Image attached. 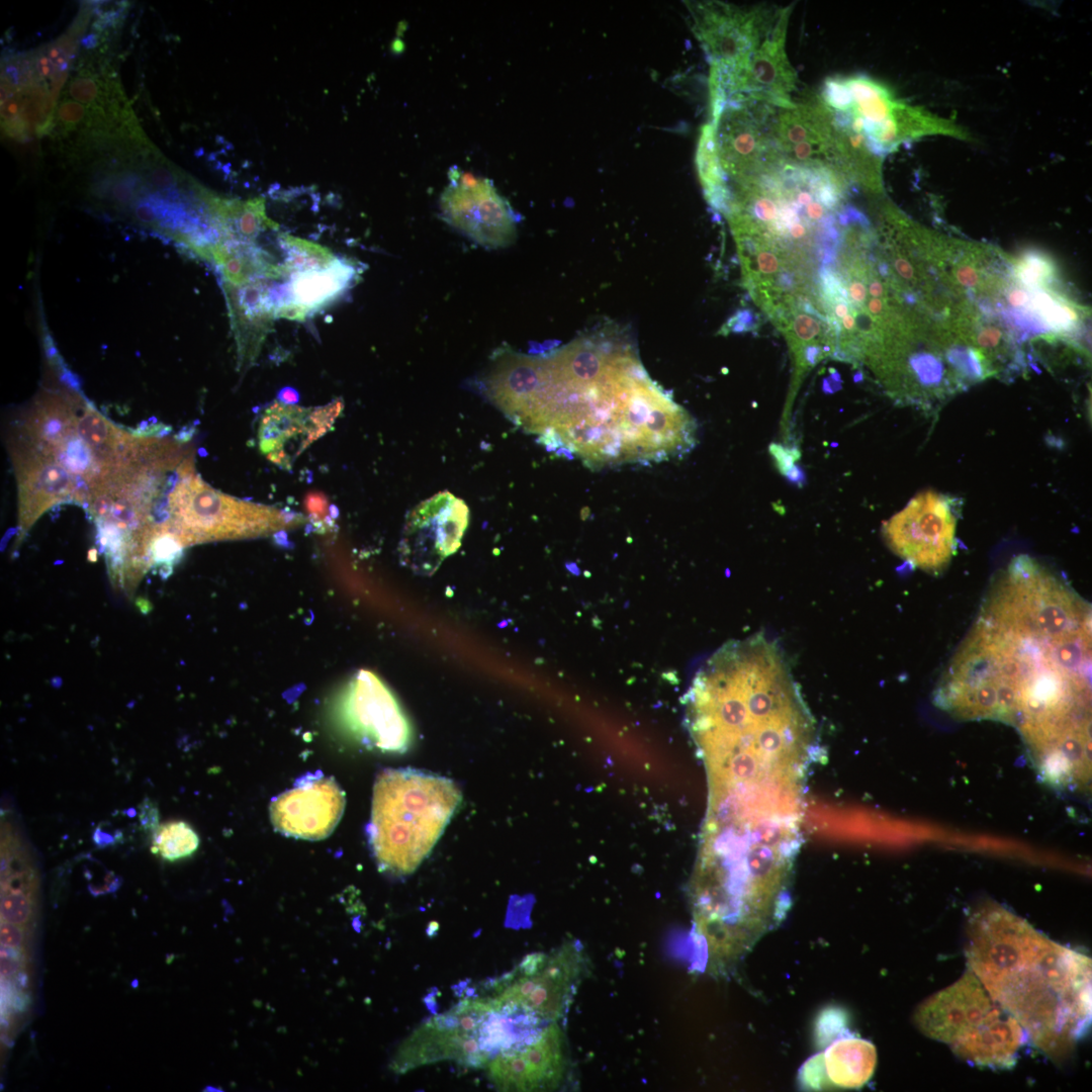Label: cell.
<instances>
[{
  "instance_id": "37",
  "label": "cell",
  "mask_w": 1092,
  "mask_h": 1092,
  "mask_svg": "<svg viewBox=\"0 0 1092 1092\" xmlns=\"http://www.w3.org/2000/svg\"><path fill=\"white\" fill-rule=\"evenodd\" d=\"M94 841L99 846H105V845L110 844L113 841V839L110 836V834L105 833L103 831L96 830V832L94 834Z\"/></svg>"
},
{
  "instance_id": "38",
  "label": "cell",
  "mask_w": 1092,
  "mask_h": 1092,
  "mask_svg": "<svg viewBox=\"0 0 1092 1092\" xmlns=\"http://www.w3.org/2000/svg\"><path fill=\"white\" fill-rule=\"evenodd\" d=\"M330 514H331V516H332V518H333L334 520H336V519L338 518V516H339V510H338V508H337V507H336L335 505H331V506H330Z\"/></svg>"
},
{
  "instance_id": "13",
  "label": "cell",
  "mask_w": 1092,
  "mask_h": 1092,
  "mask_svg": "<svg viewBox=\"0 0 1092 1092\" xmlns=\"http://www.w3.org/2000/svg\"><path fill=\"white\" fill-rule=\"evenodd\" d=\"M586 958L580 942L566 941L550 952H532L491 984L494 1009L532 1030L564 1017L582 980Z\"/></svg>"
},
{
  "instance_id": "8",
  "label": "cell",
  "mask_w": 1092,
  "mask_h": 1092,
  "mask_svg": "<svg viewBox=\"0 0 1092 1092\" xmlns=\"http://www.w3.org/2000/svg\"><path fill=\"white\" fill-rule=\"evenodd\" d=\"M919 1029L948 1043L969 1063L1006 1069L1015 1064L1025 1033L989 995L969 970L958 982L935 993L918 1008Z\"/></svg>"
},
{
  "instance_id": "10",
  "label": "cell",
  "mask_w": 1092,
  "mask_h": 1092,
  "mask_svg": "<svg viewBox=\"0 0 1092 1092\" xmlns=\"http://www.w3.org/2000/svg\"><path fill=\"white\" fill-rule=\"evenodd\" d=\"M523 1033L516 1021L494 1009L486 995L468 996L415 1029L396 1050L390 1068L403 1074L452 1061L468 1069H485L497 1052Z\"/></svg>"
},
{
  "instance_id": "15",
  "label": "cell",
  "mask_w": 1092,
  "mask_h": 1092,
  "mask_svg": "<svg viewBox=\"0 0 1092 1092\" xmlns=\"http://www.w3.org/2000/svg\"><path fill=\"white\" fill-rule=\"evenodd\" d=\"M567 1069L566 1038L559 1022L518 1037L497 1052L485 1068L493 1088L507 1092L557 1090Z\"/></svg>"
},
{
  "instance_id": "1",
  "label": "cell",
  "mask_w": 1092,
  "mask_h": 1092,
  "mask_svg": "<svg viewBox=\"0 0 1092 1092\" xmlns=\"http://www.w3.org/2000/svg\"><path fill=\"white\" fill-rule=\"evenodd\" d=\"M502 411L589 468L681 458L697 424L644 369L621 328L590 330L564 347L515 354L503 378Z\"/></svg>"
},
{
  "instance_id": "7",
  "label": "cell",
  "mask_w": 1092,
  "mask_h": 1092,
  "mask_svg": "<svg viewBox=\"0 0 1092 1092\" xmlns=\"http://www.w3.org/2000/svg\"><path fill=\"white\" fill-rule=\"evenodd\" d=\"M461 801L447 778L412 768L385 769L372 797L368 838L378 870L400 878L430 853Z\"/></svg>"
},
{
  "instance_id": "17",
  "label": "cell",
  "mask_w": 1092,
  "mask_h": 1092,
  "mask_svg": "<svg viewBox=\"0 0 1092 1092\" xmlns=\"http://www.w3.org/2000/svg\"><path fill=\"white\" fill-rule=\"evenodd\" d=\"M440 198L446 222L485 248H503L516 238V213L486 178L451 169Z\"/></svg>"
},
{
  "instance_id": "32",
  "label": "cell",
  "mask_w": 1092,
  "mask_h": 1092,
  "mask_svg": "<svg viewBox=\"0 0 1092 1092\" xmlns=\"http://www.w3.org/2000/svg\"><path fill=\"white\" fill-rule=\"evenodd\" d=\"M769 454L775 462L779 472L786 476L795 466L796 462L801 458V451L795 446H786L782 444L771 443L768 447Z\"/></svg>"
},
{
  "instance_id": "29",
  "label": "cell",
  "mask_w": 1092,
  "mask_h": 1092,
  "mask_svg": "<svg viewBox=\"0 0 1092 1092\" xmlns=\"http://www.w3.org/2000/svg\"><path fill=\"white\" fill-rule=\"evenodd\" d=\"M34 913L32 893H2L1 922L26 926Z\"/></svg>"
},
{
  "instance_id": "11",
  "label": "cell",
  "mask_w": 1092,
  "mask_h": 1092,
  "mask_svg": "<svg viewBox=\"0 0 1092 1092\" xmlns=\"http://www.w3.org/2000/svg\"><path fill=\"white\" fill-rule=\"evenodd\" d=\"M164 530L185 547L211 541L257 538L296 527L302 515L235 498L206 484L194 467L170 489Z\"/></svg>"
},
{
  "instance_id": "9",
  "label": "cell",
  "mask_w": 1092,
  "mask_h": 1092,
  "mask_svg": "<svg viewBox=\"0 0 1092 1092\" xmlns=\"http://www.w3.org/2000/svg\"><path fill=\"white\" fill-rule=\"evenodd\" d=\"M818 98L835 125L856 136L880 159L924 135L964 136L953 123L898 100L885 85L866 75L828 78Z\"/></svg>"
},
{
  "instance_id": "28",
  "label": "cell",
  "mask_w": 1092,
  "mask_h": 1092,
  "mask_svg": "<svg viewBox=\"0 0 1092 1092\" xmlns=\"http://www.w3.org/2000/svg\"><path fill=\"white\" fill-rule=\"evenodd\" d=\"M199 846V837L184 821H169L159 825L152 834V852L174 861L190 856Z\"/></svg>"
},
{
  "instance_id": "34",
  "label": "cell",
  "mask_w": 1092,
  "mask_h": 1092,
  "mask_svg": "<svg viewBox=\"0 0 1092 1092\" xmlns=\"http://www.w3.org/2000/svg\"><path fill=\"white\" fill-rule=\"evenodd\" d=\"M25 942V926L1 922V945L23 950Z\"/></svg>"
},
{
  "instance_id": "24",
  "label": "cell",
  "mask_w": 1092,
  "mask_h": 1092,
  "mask_svg": "<svg viewBox=\"0 0 1092 1092\" xmlns=\"http://www.w3.org/2000/svg\"><path fill=\"white\" fill-rule=\"evenodd\" d=\"M357 279L355 266L339 259L329 267L291 274L290 282L282 285L286 302H295L311 311L334 301Z\"/></svg>"
},
{
  "instance_id": "33",
  "label": "cell",
  "mask_w": 1092,
  "mask_h": 1092,
  "mask_svg": "<svg viewBox=\"0 0 1092 1092\" xmlns=\"http://www.w3.org/2000/svg\"><path fill=\"white\" fill-rule=\"evenodd\" d=\"M139 821L143 830L153 834L159 827V809L156 802L145 798L139 805Z\"/></svg>"
},
{
  "instance_id": "19",
  "label": "cell",
  "mask_w": 1092,
  "mask_h": 1092,
  "mask_svg": "<svg viewBox=\"0 0 1092 1092\" xmlns=\"http://www.w3.org/2000/svg\"><path fill=\"white\" fill-rule=\"evenodd\" d=\"M772 109L750 100L725 105L714 124L725 182L744 179L780 157L769 132Z\"/></svg>"
},
{
  "instance_id": "35",
  "label": "cell",
  "mask_w": 1092,
  "mask_h": 1092,
  "mask_svg": "<svg viewBox=\"0 0 1092 1092\" xmlns=\"http://www.w3.org/2000/svg\"><path fill=\"white\" fill-rule=\"evenodd\" d=\"M309 314L308 309L292 301L281 303L274 309V318L304 322Z\"/></svg>"
},
{
  "instance_id": "5",
  "label": "cell",
  "mask_w": 1092,
  "mask_h": 1092,
  "mask_svg": "<svg viewBox=\"0 0 1092 1092\" xmlns=\"http://www.w3.org/2000/svg\"><path fill=\"white\" fill-rule=\"evenodd\" d=\"M967 957L991 998L1050 1056L1065 1055L1091 1017V961L988 902L971 915Z\"/></svg>"
},
{
  "instance_id": "23",
  "label": "cell",
  "mask_w": 1092,
  "mask_h": 1092,
  "mask_svg": "<svg viewBox=\"0 0 1092 1092\" xmlns=\"http://www.w3.org/2000/svg\"><path fill=\"white\" fill-rule=\"evenodd\" d=\"M259 279L244 286L222 283L235 333L241 370L257 359L274 320L270 288Z\"/></svg>"
},
{
  "instance_id": "16",
  "label": "cell",
  "mask_w": 1092,
  "mask_h": 1092,
  "mask_svg": "<svg viewBox=\"0 0 1092 1092\" xmlns=\"http://www.w3.org/2000/svg\"><path fill=\"white\" fill-rule=\"evenodd\" d=\"M884 536L894 553L912 566L936 571L953 553L956 518L942 495L923 492L884 524Z\"/></svg>"
},
{
  "instance_id": "2",
  "label": "cell",
  "mask_w": 1092,
  "mask_h": 1092,
  "mask_svg": "<svg viewBox=\"0 0 1092 1092\" xmlns=\"http://www.w3.org/2000/svg\"><path fill=\"white\" fill-rule=\"evenodd\" d=\"M1091 609L1033 558L1015 557L934 690L964 721L1013 727L1091 697Z\"/></svg>"
},
{
  "instance_id": "27",
  "label": "cell",
  "mask_w": 1092,
  "mask_h": 1092,
  "mask_svg": "<svg viewBox=\"0 0 1092 1092\" xmlns=\"http://www.w3.org/2000/svg\"><path fill=\"white\" fill-rule=\"evenodd\" d=\"M279 241L285 252V259L281 264L285 276L289 273L324 269L337 260L330 249L316 243L289 234H280Z\"/></svg>"
},
{
  "instance_id": "4",
  "label": "cell",
  "mask_w": 1092,
  "mask_h": 1092,
  "mask_svg": "<svg viewBox=\"0 0 1092 1092\" xmlns=\"http://www.w3.org/2000/svg\"><path fill=\"white\" fill-rule=\"evenodd\" d=\"M819 743H730L705 761L709 808L699 856L751 873L791 875L804 795Z\"/></svg>"
},
{
  "instance_id": "22",
  "label": "cell",
  "mask_w": 1092,
  "mask_h": 1092,
  "mask_svg": "<svg viewBox=\"0 0 1092 1092\" xmlns=\"http://www.w3.org/2000/svg\"><path fill=\"white\" fill-rule=\"evenodd\" d=\"M769 132L781 158L801 165L827 167L842 175L831 117L819 98L797 103L792 109L774 107Z\"/></svg>"
},
{
  "instance_id": "30",
  "label": "cell",
  "mask_w": 1092,
  "mask_h": 1092,
  "mask_svg": "<svg viewBox=\"0 0 1092 1092\" xmlns=\"http://www.w3.org/2000/svg\"><path fill=\"white\" fill-rule=\"evenodd\" d=\"M1016 273L1024 285L1037 288L1053 279L1054 268L1045 257L1030 253L1020 260Z\"/></svg>"
},
{
  "instance_id": "12",
  "label": "cell",
  "mask_w": 1092,
  "mask_h": 1092,
  "mask_svg": "<svg viewBox=\"0 0 1092 1092\" xmlns=\"http://www.w3.org/2000/svg\"><path fill=\"white\" fill-rule=\"evenodd\" d=\"M693 30L710 62V102L740 99L752 60L786 7L741 8L719 1L687 4Z\"/></svg>"
},
{
  "instance_id": "18",
  "label": "cell",
  "mask_w": 1092,
  "mask_h": 1092,
  "mask_svg": "<svg viewBox=\"0 0 1092 1092\" xmlns=\"http://www.w3.org/2000/svg\"><path fill=\"white\" fill-rule=\"evenodd\" d=\"M468 522L465 503L447 490L421 503L404 523L398 546L401 563L417 574H433L460 547Z\"/></svg>"
},
{
  "instance_id": "25",
  "label": "cell",
  "mask_w": 1092,
  "mask_h": 1092,
  "mask_svg": "<svg viewBox=\"0 0 1092 1092\" xmlns=\"http://www.w3.org/2000/svg\"><path fill=\"white\" fill-rule=\"evenodd\" d=\"M826 1056L830 1079L839 1086H861L872 1076L876 1065L874 1045L857 1038L834 1043Z\"/></svg>"
},
{
  "instance_id": "36",
  "label": "cell",
  "mask_w": 1092,
  "mask_h": 1092,
  "mask_svg": "<svg viewBox=\"0 0 1092 1092\" xmlns=\"http://www.w3.org/2000/svg\"><path fill=\"white\" fill-rule=\"evenodd\" d=\"M277 398L285 404H296L299 401V394L294 388L286 386L280 389Z\"/></svg>"
},
{
  "instance_id": "3",
  "label": "cell",
  "mask_w": 1092,
  "mask_h": 1092,
  "mask_svg": "<svg viewBox=\"0 0 1092 1092\" xmlns=\"http://www.w3.org/2000/svg\"><path fill=\"white\" fill-rule=\"evenodd\" d=\"M847 186L830 168L781 157L728 184L723 214L737 242L743 274L776 297L816 288V274L840 240Z\"/></svg>"
},
{
  "instance_id": "20",
  "label": "cell",
  "mask_w": 1092,
  "mask_h": 1092,
  "mask_svg": "<svg viewBox=\"0 0 1092 1092\" xmlns=\"http://www.w3.org/2000/svg\"><path fill=\"white\" fill-rule=\"evenodd\" d=\"M345 802V794L333 778L309 772L272 800L270 818L283 835L321 840L338 825Z\"/></svg>"
},
{
  "instance_id": "31",
  "label": "cell",
  "mask_w": 1092,
  "mask_h": 1092,
  "mask_svg": "<svg viewBox=\"0 0 1092 1092\" xmlns=\"http://www.w3.org/2000/svg\"><path fill=\"white\" fill-rule=\"evenodd\" d=\"M330 506L327 496L322 492L311 491L305 495L304 508L314 531L328 533L336 527L330 514Z\"/></svg>"
},
{
  "instance_id": "14",
  "label": "cell",
  "mask_w": 1092,
  "mask_h": 1092,
  "mask_svg": "<svg viewBox=\"0 0 1092 1092\" xmlns=\"http://www.w3.org/2000/svg\"><path fill=\"white\" fill-rule=\"evenodd\" d=\"M345 730L361 744L382 752H404L412 743L411 724L386 685L372 671L359 670L337 703Z\"/></svg>"
},
{
  "instance_id": "21",
  "label": "cell",
  "mask_w": 1092,
  "mask_h": 1092,
  "mask_svg": "<svg viewBox=\"0 0 1092 1092\" xmlns=\"http://www.w3.org/2000/svg\"><path fill=\"white\" fill-rule=\"evenodd\" d=\"M343 408L341 398L317 407L273 402L259 422L260 451L280 468L290 470L302 451L332 428Z\"/></svg>"
},
{
  "instance_id": "26",
  "label": "cell",
  "mask_w": 1092,
  "mask_h": 1092,
  "mask_svg": "<svg viewBox=\"0 0 1092 1092\" xmlns=\"http://www.w3.org/2000/svg\"><path fill=\"white\" fill-rule=\"evenodd\" d=\"M696 164L707 201L718 211H724L728 189L716 148V129L712 122L701 128Z\"/></svg>"
},
{
  "instance_id": "6",
  "label": "cell",
  "mask_w": 1092,
  "mask_h": 1092,
  "mask_svg": "<svg viewBox=\"0 0 1092 1092\" xmlns=\"http://www.w3.org/2000/svg\"><path fill=\"white\" fill-rule=\"evenodd\" d=\"M134 436L103 417L79 393L44 390L10 436L19 526L28 529L61 503L87 509L95 490L131 456Z\"/></svg>"
}]
</instances>
